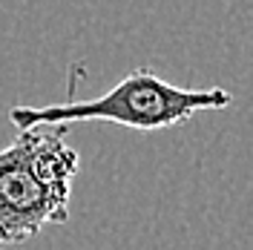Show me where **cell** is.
I'll list each match as a JSON object with an SVG mask.
<instances>
[{"label":"cell","mask_w":253,"mask_h":250,"mask_svg":"<svg viewBox=\"0 0 253 250\" xmlns=\"http://www.w3.org/2000/svg\"><path fill=\"white\" fill-rule=\"evenodd\" d=\"M230 104H233V95L221 86L187 89L158 78L150 69H132L98 98L49 104V107H12L9 121L15 129L104 121V124H118L126 129L156 132V129L184 124L199 112H216Z\"/></svg>","instance_id":"obj_2"},{"label":"cell","mask_w":253,"mask_h":250,"mask_svg":"<svg viewBox=\"0 0 253 250\" xmlns=\"http://www.w3.org/2000/svg\"><path fill=\"white\" fill-rule=\"evenodd\" d=\"M78 170V150L63 138V126L17 129L0 147V250L69 221Z\"/></svg>","instance_id":"obj_1"}]
</instances>
